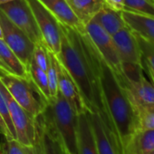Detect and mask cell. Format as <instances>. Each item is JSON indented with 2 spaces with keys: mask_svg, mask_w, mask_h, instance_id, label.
I'll list each match as a JSON object with an SVG mask.
<instances>
[{
  "mask_svg": "<svg viewBox=\"0 0 154 154\" xmlns=\"http://www.w3.org/2000/svg\"><path fill=\"white\" fill-rule=\"evenodd\" d=\"M61 29V50L56 57L72 76L87 111L106 117L101 85V56L86 33L80 34L63 25Z\"/></svg>",
  "mask_w": 154,
  "mask_h": 154,
  "instance_id": "cell-1",
  "label": "cell"
},
{
  "mask_svg": "<svg viewBox=\"0 0 154 154\" xmlns=\"http://www.w3.org/2000/svg\"><path fill=\"white\" fill-rule=\"evenodd\" d=\"M101 85L106 120L123 152L137 130L134 108L123 83L101 58Z\"/></svg>",
  "mask_w": 154,
  "mask_h": 154,
  "instance_id": "cell-2",
  "label": "cell"
},
{
  "mask_svg": "<svg viewBox=\"0 0 154 154\" xmlns=\"http://www.w3.org/2000/svg\"><path fill=\"white\" fill-rule=\"evenodd\" d=\"M43 112L49 118L58 132L68 154H79L78 114L58 93L45 105Z\"/></svg>",
  "mask_w": 154,
  "mask_h": 154,
  "instance_id": "cell-3",
  "label": "cell"
},
{
  "mask_svg": "<svg viewBox=\"0 0 154 154\" xmlns=\"http://www.w3.org/2000/svg\"><path fill=\"white\" fill-rule=\"evenodd\" d=\"M85 31L101 58L123 82L125 78L123 63L119 56L112 36L94 19L85 26Z\"/></svg>",
  "mask_w": 154,
  "mask_h": 154,
  "instance_id": "cell-4",
  "label": "cell"
},
{
  "mask_svg": "<svg viewBox=\"0 0 154 154\" xmlns=\"http://www.w3.org/2000/svg\"><path fill=\"white\" fill-rule=\"evenodd\" d=\"M0 81L15 101L32 117L35 118L43 112L46 104L35 96L37 93L29 81L16 75L1 76Z\"/></svg>",
  "mask_w": 154,
  "mask_h": 154,
  "instance_id": "cell-5",
  "label": "cell"
},
{
  "mask_svg": "<svg viewBox=\"0 0 154 154\" xmlns=\"http://www.w3.org/2000/svg\"><path fill=\"white\" fill-rule=\"evenodd\" d=\"M7 17L35 44H44L34 13L27 0H14L0 6Z\"/></svg>",
  "mask_w": 154,
  "mask_h": 154,
  "instance_id": "cell-6",
  "label": "cell"
},
{
  "mask_svg": "<svg viewBox=\"0 0 154 154\" xmlns=\"http://www.w3.org/2000/svg\"><path fill=\"white\" fill-rule=\"evenodd\" d=\"M34 13L45 46L54 55L61 50L62 29L60 23L39 0H27Z\"/></svg>",
  "mask_w": 154,
  "mask_h": 154,
  "instance_id": "cell-7",
  "label": "cell"
},
{
  "mask_svg": "<svg viewBox=\"0 0 154 154\" xmlns=\"http://www.w3.org/2000/svg\"><path fill=\"white\" fill-rule=\"evenodd\" d=\"M0 90L7 101L17 140L24 146H31L35 136V118L32 117L15 101L1 81Z\"/></svg>",
  "mask_w": 154,
  "mask_h": 154,
  "instance_id": "cell-8",
  "label": "cell"
},
{
  "mask_svg": "<svg viewBox=\"0 0 154 154\" xmlns=\"http://www.w3.org/2000/svg\"><path fill=\"white\" fill-rule=\"evenodd\" d=\"M0 25L3 32V40L28 70L32 62L35 45L23 31L17 27L1 10H0Z\"/></svg>",
  "mask_w": 154,
  "mask_h": 154,
  "instance_id": "cell-9",
  "label": "cell"
},
{
  "mask_svg": "<svg viewBox=\"0 0 154 154\" xmlns=\"http://www.w3.org/2000/svg\"><path fill=\"white\" fill-rule=\"evenodd\" d=\"M98 154H124L108 122L98 112H89Z\"/></svg>",
  "mask_w": 154,
  "mask_h": 154,
  "instance_id": "cell-10",
  "label": "cell"
},
{
  "mask_svg": "<svg viewBox=\"0 0 154 154\" xmlns=\"http://www.w3.org/2000/svg\"><path fill=\"white\" fill-rule=\"evenodd\" d=\"M112 39L123 65L143 69L142 56L137 37L127 26L113 35Z\"/></svg>",
  "mask_w": 154,
  "mask_h": 154,
  "instance_id": "cell-11",
  "label": "cell"
},
{
  "mask_svg": "<svg viewBox=\"0 0 154 154\" xmlns=\"http://www.w3.org/2000/svg\"><path fill=\"white\" fill-rule=\"evenodd\" d=\"M55 63L58 74V90L62 96L69 103L77 114L88 112L72 76L67 72L62 62L55 55Z\"/></svg>",
  "mask_w": 154,
  "mask_h": 154,
  "instance_id": "cell-12",
  "label": "cell"
},
{
  "mask_svg": "<svg viewBox=\"0 0 154 154\" xmlns=\"http://www.w3.org/2000/svg\"><path fill=\"white\" fill-rule=\"evenodd\" d=\"M63 26L80 34H85V26L76 17L66 0H39Z\"/></svg>",
  "mask_w": 154,
  "mask_h": 154,
  "instance_id": "cell-13",
  "label": "cell"
},
{
  "mask_svg": "<svg viewBox=\"0 0 154 154\" xmlns=\"http://www.w3.org/2000/svg\"><path fill=\"white\" fill-rule=\"evenodd\" d=\"M121 14L126 26L135 35L154 42V17L145 16L125 9L122 10Z\"/></svg>",
  "mask_w": 154,
  "mask_h": 154,
  "instance_id": "cell-14",
  "label": "cell"
},
{
  "mask_svg": "<svg viewBox=\"0 0 154 154\" xmlns=\"http://www.w3.org/2000/svg\"><path fill=\"white\" fill-rule=\"evenodd\" d=\"M43 128L45 154H68L66 149L49 118L42 112L39 115Z\"/></svg>",
  "mask_w": 154,
  "mask_h": 154,
  "instance_id": "cell-15",
  "label": "cell"
},
{
  "mask_svg": "<svg viewBox=\"0 0 154 154\" xmlns=\"http://www.w3.org/2000/svg\"><path fill=\"white\" fill-rule=\"evenodd\" d=\"M79 154H98L88 112L78 115Z\"/></svg>",
  "mask_w": 154,
  "mask_h": 154,
  "instance_id": "cell-16",
  "label": "cell"
},
{
  "mask_svg": "<svg viewBox=\"0 0 154 154\" xmlns=\"http://www.w3.org/2000/svg\"><path fill=\"white\" fill-rule=\"evenodd\" d=\"M93 19L95 20L112 36L126 26L121 12L115 11L105 5Z\"/></svg>",
  "mask_w": 154,
  "mask_h": 154,
  "instance_id": "cell-17",
  "label": "cell"
},
{
  "mask_svg": "<svg viewBox=\"0 0 154 154\" xmlns=\"http://www.w3.org/2000/svg\"><path fill=\"white\" fill-rule=\"evenodd\" d=\"M66 1L85 26L104 6L103 0H66Z\"/></svg>",
  "mask_w": 154,
  "mask_h": 154,
  "instance_id": "cell-18",
  "label": "cell"
},
{
  "mask_svg": "<svg viewBox=\"0 0 154 154\" xmlns=\"http://www.w3.org/2000/svg\"><path fill=\"white\" fill-rule=\"evenodd\" d=\"M126 149L134 154H149L154 149V130L137 129Z\"/></svg>",
  "mask_w": 154,
  "mask_h": 154,
  "instance_id": "cell-19",
  "label": "cell"
},
{
  "mask_svg": "<svg viewBox=\"0 0 154 154\" xmlns=\"http://www.w3.org/2000/svg\"><path fill=\"white\" fill-rule=\"evenodd\" d=\"M28 73L29 82L36 91L41 100L47 104L51 101V95L49 92L46 71L41 69L34 61H32L28 68Z\"/></svg>",
  "mask_w": 154,
  "mask_h": 154,
  "instance_id": "cell-20",
  "label": "cell"
},
{
  "mask_svg": "<svg viewBox=\"0 0 154 154\" xmlns=\"http://www.w3.org/2000/svg\"><path fill=\"white\" fill-rule=\"evenodd\" d=\"M0 58L2 59V61L14 72L16 76L29 81L28 70L19 60L17 54L1 38H0Z\"/></svg>",
  "mask_w": 154,
  "mask_h": 154,
  "instance_id": "cell-21",
  "label": "cell"
},
{
  "mask_svg": "<svg viewBox=\"0 0 154 154\" xmlns=\"http://www.w3.org/2000/svg\"><path fill=\"white\" fill-rule=\"evenodd\" d=\"M137 129L154 130V104L134 108Z\"/></svg>",
  "mask_w": 154,
  "mask_h": 154,
  "instance_id": "cell-22",
  "label": "cell"
},
{
  "mask_svg": "<svg viewBox=\"0 0 154 154\" xmlns=\"http://www.w3.org/2000/svg\"><path fill=\"white\" fill-rule=\"evenodd\" d=\"M135 35L140 48L143 64L145 65L147 72L154 74V42L144 39L137 35Z\"/></svg>",
  "mask_w": 154,
  "mask_h": 154,
  "instance_id": "cell-23",
  "label": "cell"
},
{
  "mask_svg": "<svg viewBox=\"0 0 154 154\" xmlns=\"http://www.w3.org/2000/svg\"><path fill=\"white\" fill-rule=\"evenodd\" d=\"M124 9L154 17V0H124Z\"/></svg>",
  "mask_w": 154,
  "mask_h": 154,
  "instance_id": "cell-24",
  "label": "cell"
},
{
  "mask_svg": "<svg viewBox=\"0 0 154 154\" xmlns=\"http://www.w3.org/2000/svg\"><path fill=\"white\" fill-rule=\"evenodd\" d=\"M48 57H49V63H48V67L46 70V74H47V79H48V86H49L51 99H53V98H55L59 93L58 74H57V68H56V63H55V55L52 54L49 50H48Z\"/></svg>",
  "mask_w": 154,
  "mask_h": 154,
  "instance_id": "cell-25",
  "label": "cell"
},
{
  "mask_svg": "<svg viewBox=\"0 0 154 154\" xmlns=\"http://www.w3.org/2000/svg\"><path fill=\"white\" fill-rule=\"evenodd\" d=\"M26 154H45L43 141V128L39 115L35 117V136L34 143L31 146H25Z\"/></svg>",
  "mask_w": 154,
  "mask_h": 154,
  "instance_id": "cell-26",
  "label": "cell"
},
{
  "mask_svg": "<svg viewBox=\"0 0 154 154\" xmlns=\"http://www.w3.org/2000/svg\"><path fill=\"white\" fill-rule=\"evenodd\" d=\"M32 61H34L44 71L47 70L49 63L48 50L44 44H36L35 45Z\"/></svg>",
  "mask_w": 154,
  "mask_h": 154,
  "instance_id": "cell-27",
  "label": "cell"
},
{
  "mask_svg": "<svg viewBox=\"0 0 154 154\" xmlns=\"http://www.w3.org/2000/svg\"><path fill=\"white\" fill-rule=\"evenodd\" d=\"M0 115L2 116V118L4 119L10 133L12 134L13 138L17 139L16 137V131H15V129L13 127V124H12V121H11V118H10V113H9V110H8V103H7V101L0 90Z\"/></svg>",
  "mask_w": 154,
  "mask_h": 154,
  "instance_id": "cell-28",
  "label": "cell"
},
{
  "mask_svg": "<svg viewBox=\"0 0 154 154\" xmlns=\"http://www.w3.org/2000/svg\"><path fill=\"white\" fill-rule=\"evenodd\" d=\"M3 152L4 154H26V147L22 145L17 139L6 140Z\"/></svg>",
  "mask_w": 154,
  "mask_h": 154,
  "instance_id": "cell-29",
  "label": "cell"
},
{
  "mask_svg": "<svg viewBox=\"0 0 154 154\" xmlns=\"http://www.w3.org/2000/svg\"><path fill=\"white\" fill-rule=\"evenodd\" d=\"M104 5L115 11H122L124 9V0H103Z\"/></svg>",
  "mask_w": 154,
  "mask_h": 154,
  "instance_id": "cell-30",
  "label": "cell"
},
{
  "mask_svg": "<svg viewBox=\"0 0 154 154\" xmlns=\"http://www.w3.org/2000/svg\"><path fill=\"white\" fill-rule=\"evenodd\" d=\"M0 134L3 135L5 137V140H8V139H15L13 138L12 134L10 133L4 119L2 118V116L0 115Z\"/></svg>",
  "mask_w": 154,
  "mask_h": 154,
  "instance_id": "cell-31",
  "label": "cell"
},
{
  "mask_svg": "<svg viewBox=\"0 0 154 154\" xmlns=\"http://www.w3.org/2000/svg\"><path fill=\"white\" fill-rule=\"evenodd\" d=\"M4 75H15L14 72L6 65V63L0 58V77Z\"/></svg>",
  "mask_w": 154,
  "mask_h": 154,
  "instance_id": "cell-32",
  "label": "cell"
},
{
  "mask_svg": "<svg viewBox=\"0 0 154 154\" xmlns=\"http://www.w3.org/2000/svg\"><path fill=\"white\" fill-rule=\"evenodd\" d=\"M11 1H14V0H0V6L6 3H8V2H11Z\"/></svg>",
  "mask_w": 154,
  "mask_h": 154,
  "instance_id": "cell-33",
  "label": "cell"
},
{
  "mask_svg": "<svg viewBox=\"0 0 154 154\" xmlns=\"http://www.w3.org/2000/svg\"><path fill=\"white\" fill-rule=\"evenodd\" d=\"M148 73H149V77H150V79H151V83L154 85V74H153L152 72H148Z\"/></svg>",
  "mask_w": 154,
  "mask_h": 154,
  "instance_id": "cell-34",
  "label": "cell"
},
{
  "mask_svg": "<svg viewBox=\"0 0 154 154\" xmlns=\"http://www.w3.org/2000/svg\"><path fill=\"white\" fill-rule=\"evenodd\" d=\"M0 38L3 39V32H2V27H1V25H0Z\"/></svg>",
  "mask_w": 154,
  "mask_h": 154,
  "instance_id": "cell-35",
  "label": "cell"
},
{
  "mask_svg": "<svg viewBox=\"0 0 154 154\" xmlns=\"http://www.w3.org/2000/svg\"><path fill=\"white\" fill-rule=\"evenodd\" d=\"M124 154H134V153H132V152H131L129 149H126V150H125V152H124Z\"/></svg>",
  "mask_w": 154,
  "mask_h": 154,
  "instance_id": "cell-36",
  "label": "cell"
},
{
  "mask_svg": "<svg viewBox=\"0 0 154 154\" xmlns=\"http://www.w3.org/2000/svg\"><path fill=\"white\" fill-rule=\"evenodd\" d=\"M4 152H3V149L2 148H0V154H3Z\"/></svg>",
  "mask_w": 154,
  "mask_h": 154,
  "instance_id": "cell-37",
  "label": "cell"
},
{
  "mask_svg": "<svg viewBox=\"0 0 154 154\" xmlns=\"http://www.w3.org/2000/svg\"><path fill=\"white\" fill-rule=\"evenodd\" d=\"M149 154H154V149H153V150H152V151H151V152H150Z\"/></svg>",
  "mask_w": 154,
  "mask_h": 154,
  "instance_id": "cell-38",
  "label": "cell"
}]
</instances>
